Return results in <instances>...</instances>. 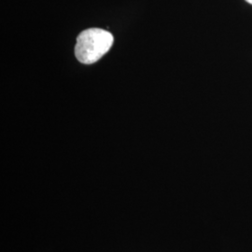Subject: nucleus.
I'll list each match as a JSON object with an SVG mask.
<instances>
[{"label": "nucleus", "instance_id": "1", "mask_svg": "<svg viewBox=\"0 0 252 252\" xmlns=\"http://www.w3.org/2000/svg\"><path fill=\"white\" fill-rule=\"evenodd\" d=\"M113 44V36L106 30L90 28L82 31L77 38L75 54L82 63H95L108 53Z\"/></svg>", "mask_w": 252, "mask_h": 252}, {"label": "nucleus", "instance_id": "2", "mask_svg": "<svg viewBox=\"0 0 252 252\" xmlns=\"http://www.w3.org/2000/svg\"><path fill=\"white\" fill-rule=\"evenodd\" d=\"M248 3H250V4H252V0H246Z\"/></svg>", "mask_w": 252, "mask_h": 252}]
</instances>
